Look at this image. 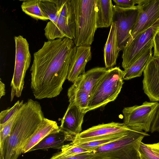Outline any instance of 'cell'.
<instances>
[{
	"label": "cell",
	"instance_id": "6da1fadb",
	"mask_svg": "<svg viewBox=\"0 0 159 159\" xmlns=\"http://www.w3.org/2000/svg\"><path fill=\"white\" fill-rule=\"evenodd\" d=\"M76 49L73 39L65 38L45 42L34 53L30 85L36 99L52 98L60 94Z\"/></svg>",
	"mask_w": 159,
	"mask_h": 159
},
{
	"label": "cell",
	"instance_id": "7a4b0ae2",
	"mask_svg": "<svg viewBox=\"0 0 159 159\" xmlns=\"http://www.w3.org/2000/svg\"><path fill=\"white\" fill-rule=\"evenodd\" d=\"M44 118L38 102L30 99L24 103L0 150V159H17Z\"/></svg>",
	"mask_w": 159,
	"mask_h": 159
},
{
	"label": "cell",
	"instance_id": "3957f363",
	"mask_svg": "<svg viewBox=\"0 0 159 159\" xmlns=\"http://www.w3.org/2000/svg\"><path fill=\"white\" fill-rule=\"evenodd\" d=\"M76 47L91 45L97 29L96 0H74Z\"/></svg>",
	"mask_w": 159,
	"mask_h": 159
},
{
	"label": "cell",
	"instance_id": "277c9868",
	"mask_svg": "<svg viewBox=\"0 0 159 159\" xmlns=\"http://www.w3.org/2000/svg\"><path fill=\"white\" fill-rule=\"evenodd\" d=\"M147 132L134 130L119 139L93 151L96 159H140V146Z\"/></svg>",
	"mask_w": 159,
	"mask_h": 159
},
{
	"label": "cell",
	"instance_id": "5b68a950",
	"mask_svg": "<svg viewBox=\"0 0 159 159\" xmlns=\"http://www.w3.org/2000/svg\"><path fill=\"white\" fill-rule=\"evenodd\" d=\"M123 74L124 71L119 67L108 70L90 98L86 113L104 107L116 99L124 83Z\"/></svg>",
	"mask_w": 159,
	"mask_h": 159
},
{
	"label": "cell",
	"instance_id": "8992f818",
	"mask_svg": "<svg viewBox=\"0 0 159 159\" xmlns=\"http://www.w3.org/2000/svg\"><path fill=\"white\" fill-rule=\"evenodd\" d=\"M44 35L48 40L67 38H75V23L74 0H61L60 13L57 22H48L44 29Z\"/></svg>",
	"mask_w": 159,
	"mask_h": 159
},
{
	"label": "cell",
	"instance_id": "52a82bcc",
	"mask_svg": "<svg viewBox=\"0 0 159 159\" xmlns=\"http://www.w3.org/2000/svg\"><path fill=\"white\" fill-rule=\"evenodd\" d=\"M16 54L14 74L11 83V101L15 96H20L24 84L26 73L31 62L29 43L21 35L14 37Z\"/></svg>",
	"mask_w": 159,
	"mask_h": 159
},
{
	"label": "cell",
	"instance_id": "ba28073f",
	"mask_svg": "<svg viewBox=\"0 0 159 159\" xmlns=\"http://www.w3.org/2000/svg\"><path fill=\"white\" fill-rule=\"evenodd\" d=\"M159 107L158 102L145 101L140 105L125 107L122 112L124 123L131 129L147 132Z\"/></svg>",
	"mask_w": 159,
	"mask_h": 159
},
{
	"label": "cell",
	"instance_id": "9c48e42d",
	"mask_svg": "<svg viewBox=\"0 0 159 159\" xmlns=\"http://www.w3.org/2000/svg\"><path fill=\"white\" fill-rule=\"evenodd\" d=\"M132 130L124 123L112 122L103 123L93 126L81 132L71 143L76 144L97 140L121 137L127 134Z\"/></svg>",
	"mask_w": 159,
	"mask_h": 159
},
{
	"label": "cell",
	"instance_id": "30bf717a",
	"mask_svg": "<svg viewBox=\"0 0 159 159\" xmlns=\"http://www.w3.org/2000/svg\"><path fill=\"white\" fill-rule=\"evenodd\" d=\"M112 23L116 29L117 44L120 51L123 50L128 43L130 33L137 20L139 6L130 8H121L113 5Z\"/></svg>",
	"mask_w": 159,
	"mask_h": 159
},
{
	"label": "cell",
	"instance_id": "8fae6325",
	"mask_svg": "<svg viewBox=\"0 0 159 159\" xmlns=\"http://www.w3.org/2000/svg\"><path fill=\"white\" fill-rule=\"evenodd\" d=\"M159 30V19L153 24L139 34L123 50L122 66L125 70L144 51L153 43Z\"/></svg>",
	"mask_w": 159,
	"mask_h": 159
},
{
	"label": "cell",
	"instance_id": "7c38bea8",
	"mask_svg": "<svg viewBox=\"0 0 159 159\" xmlns=\"http://www.w3.org/2000/svg\"><path fill=\"white\" fill-rule=\"evenodd\" d=\"M138 5L139 11L137 18L130 32V38L127 45L139 34L159 19V0H140Z\"/></svg>",
	"mask_w": 159,
	"mask_h": 159
},
{
	"label": "cell",
	"instance_id": "4fadbf2b",
	"mask_svg": "<svg viewBox=\"0 0 159 159\" xmlns=\"http://www.w3.org/2000/svg\"><path fill=\"white\" fill-rule=\"evenodd\" d=\"M85 113L84 110L69 104L61 119L60 130L64 134L66 141L72 142L82 131V125Z\"/></svg>",
	"mask_w": 159,
	"mask_h": 159
},
{
	"label": "cell",
	"instance_id": "5bb4252c",
	"mask_svg": "<svg viewBox=\"0 0 159 159\" xmlns=\"http://www.w3.org/2000/svg\"><path fill=\"white\" fill-rule=\"evenodd\" d=\"M143 89L151 102L159 101V58H152L143 71Z\"/></svg>",
	"mask_w": 159,
	"mask_h": 159
},
{
	"label": "cell",
	"instance_id": "9a60e30c",
	"mask_svg": "<svg viewBox=\"0 0 159 159\" xmlns=\"http://www.w3.org/2000/svg\"><path fill=\"white\" fill-rule=\"evenodd\" d=\"M108 70L105 67L93 68L79 76L71 86L85 91L90 97Z\"/></svg>",
	"mask_w": 159,
	"mask_h": 159
},
{
	"label": "cell",
	"instance_id": "2e32d148",
	"mask_svg": "<svg viewBox=\"0 0 159 159\" xmlns=\"http://www.w3.org/2000/svg\"><path fill=\"white\" fill-rule=\"evenodd\" d=\"M91 58L90 46L77 47L69 68L67 78L68 81L73 83L79 76L84 74L86 65Z\"/></svg>",
	"mask_w": 159,
	"mask_h": 159
},
{
	"label": "cell",
	"instance_id": "e0dca14e",
	"mask_svg": "<svg viewBox=\"0 0 159 159\" xmlns=\"http://www.w3.org/2000/svg\"><path fill=\"white\" fill-rule=\"evenodd\" d=\"M57 122L44 118L23 148V153L29 152L35 146L48 135L59 132Z\"/></svg>",
	"mask_w": 159,
	"mask_h": 159
},
{
	"label": "cell",
	"instance_id": "ac0fdd59",
	"mask_svg": "<svg viewBox=\"0 0 159 159\" xmlns=\"http://www.w3.org/2000/svg\"><path fill=\"white\" fill-rule=\"evenodd\" d=\"M153 43L124 70L123 80H128L141 76L146 66L153 58Z\"/></svg>",
	"mask_w": 159,
	"mask_h": 159
},
{
	"label": "cell",
	"instance_id": "d6986e66",
	"mask_svg": "<svg viewBox=\"0 0 159 159\" xmlns=\"http://www.w3.org/2000/svg\"><path fill=\"white\" fill-rule=\"evenodd\" d=\"M120 51L117 44L116 26L114 24L112 23L104 48V58L106 68L108 69L112 68L116 64Z\"/></svg>",
	"mask_w": 159,
	"mask_h": 159
},
{
	"label": "cell",
	"instance_id": "ffe728a7",
	"mask_svg": "<svg viewBox=\"0 0 159 159\" xmlns=\"http://www.w3.org/2000/svg\"><path fill=\"white\" fill-rule=\"evenodd\" d=\"M97 28L111 26L112 23L113 5L111 0H96Z\"/></svg>",
	"mask_w": 159,
	"mask_h": 159
},
{
	"label": "cell",
	"instance_id": "44dd1931",
	"mask_svg": "<svg viewBox=\"0 0 159 159\" xmlns=\"http://www.w3.org/2000/svg\"><path fill=\"white\" fill-rule=\"evenodd\" d=\"M64 133L61 131L50 134L33 148L29 152L37 150H47L49 148L61 150L65 141Z\"/></svg>",
	"mask_w": 159,
	"mask_h": 159
},
{
	"label": "cell",
	"instance_id": "7402d4cb",
	"mask_svg": "<svg viewBox=\"0 0 159 159\" xmlns=\"http://www.w3.org/2000/svg\"><path fill=\"white\" fill-rule=\"evenodd\" d=\"M61 0H39V4L43 13L52 24H55L58 19Z\"/></svg>",
	"mask_w": 159,
	"mask_h": 159
},
{
	"label": "cell",
	"instance_id": "603a6c76",
	"mask_svg": "<svg viewBox=\"0 0 159 159\" xmlns=\"http://www.w3.org/2000/svg\"><path fill=\"white\" fill-rule=\"evenodd\" d=\"M69 104L76 106L85 111L90 97L85 91L76 89L71 86L67 91Z\"/></svg>",
	"mask_w": 159,
	"mask_h": 159
},
{
	"label": "cell",
	"instance_id": "cb8c5ba5",
	"mask_svg": "<svg viewBox=\"0 0 159 159\" xmlns=\"http://www.w3.org/2000/svg\"><path fill=\"white\" fill-rule=\"evenodd\" d=\"M93 151L79 148L71 142L64 145L60 152L55 153L49 159H67L80 154Z\"/></svg>",
	"mask_w": 159,
	"mask_h": 159
},
{
	"label": "cell",
	"instance_id": "d4e9b609",
	"mask_svg": "<svg viewBox=\"0 0 159 159\" xmlns=\"http://www.w3.org/2000/svg\"><path fill=\"white\" fill-rule=\"evenodd\" d=\"M39 0L23 1L21 5L22 11L34 18L48 20L39 7Z\"/></svg>",
	"mask_w": 159,
	"mask_h": 159
},
{
	"label": "cell",
	"instance_id": "484cf974",
	"mask_svg": "<svg viewBox=\"0 0 159 159\" xmlns=\"http://www.w3.org/2000/svg\"><path fill=\"white\" fill-rule=\"evenodd\" d=\"M21 108L6 122L3 124H0V150L2 148L5 139L11 131L12 126L18 115Z\"/></svg>",
	"mask_w": 159,
	"mask_h": 159
},
{
	"label": "cell",
	"instance_id": "4316f807",
	"mask_svg": "<svg viewBox=\"0 0 159 159\" xmlns=\"http://www.w3.org/2000/svg\"><path fill=\"white\" fill-rule=\"evenodd\" d=\"M124 136L97 140L81 144H74L72 143L79 148L93 151L101 146L117 140Z\"/></svg>",
	"mask_w": 159,
	"mask_h": 159
},
{
	"label": "cell",
	"instance_id": "83f0119b",
	"mask_svg": "<svg viewBox=\"0 0 159 159\" xmlns=\"http://www.w3.org/2000/svg\"><path fill=\"white\" fill-rule=\"evenodd\" d=\"M24 103L23 100H18L10 108L2 111L0 113V124H3L7 121L22 106Z\"/></svg>",
	"mask_w": 159,
	"mask_h": 159
},
{
	"label": "cell",
	"instance_id": "f1b7e54d",
	"mask_svg": "<svg viewBox=\"0 0 159 159\" xmlns=\"http://www.w3.org/2000/svg\"><path fill=\"white\" fill-rule=\"evenodd\" d=\"M140 159H159L153 152L145 144L141 142L139 148Z\"/></svg>",
	"mask_w": 159,
	"mask_h": 159
},
{
	"label": "cell",
	"instance_id": "f546056e",
	"mask_svg": "<svg viewBox=\"0 0 159 159\" xmlns=\"http://www.w3.org/2000/svg\"><path fill=\"white\" fill-rule=\"evenodd\" d=\"M140 0H113L115 5L123 8H130L138 5Z\"/></svg>",
	"mask_w": 159,
	"mask_h": 159
},
{
	"label": "cell",
	"instance_id": "4dcf8cb0",
	"mask_svg": "<svg viewBox=\"0 0 159 159\" xmlns=\"http://www.w3.org/2000/svg\"><path fill=\"white\" fill-rule=\"evenodd\" d=\"M150 131L152 133L159 132V107L157 111L152 123Z\"/></svg>",
	"mask_w": 159,
	"mask_h": 159
},
{
	"label": "cell",
	"instance_id": "1f68e13d",
	"mask_svg": "<svg viewBox=\"0 0 159 159\" xmlns=\"http://www.w3.org/2000/svg\"><path fill=\"white\" fill-rule=\"evenodd\" d=\"M67 159H96L93 151L80 154Z\"/></svg>",
	"mask_w": 159,
	"mask_h": 159
},
{
	"label": "cell",
	"instance_id": "d6a6232c",
	"mask_svg": "<svg viewBox=\"0 0 159 159\" xmlns=\"http://www.w3.org/2000/svg\"><path fill=\"white\" fill-rule=\"evenodd\" d=\"M153 42L154 52L153 57L159 58V33L158 32L156 34L154 38Z\"/></svg>",
	"mask_w": 159,
	"mask_h": 159
},
{
	"label": "cell",
	"instance_id": "836d02e7",
	"mask_svg": "<svg viewBox=\"0 0 159 159\" xmlns=\"http://www.w3.org/2000/svg\"><path fill=\"white\" fill-rule=\"evenodd\" d=\"M146 144L159 157V142Z\"/></svg>",
	"mask_w": 159,
	"mask_h": 159
},
{
	"label": "cell",
	"instance_id": "e575fe53",
	"mask_svg": "<svg viewBox=\"0 0 159 159\" xmlns=\"http://www.w3.org/2000/svg\"><path fill=\"white\" fill-rule=\"evenodd\" d=\"M5 86L4 83L0 80V98L5 94Z\"/></svg>",
	"mask_w": 159,
	"mask_h": 159
},
{
	"label": "cell",
	"instance_id": "d590c367",
	"mask_svg": "<svg viewBox=\"0 0 159 159\" xmlns=\"http://www.w3.org/2000/svg\"><path fill=\"white\" fill-rule=\"evenodd\" d=\"M158 32L159 33V30L158 31Z\"/></svg>",
	"mask_w": 159,
	"mask_h": 159
}]
</instances>
